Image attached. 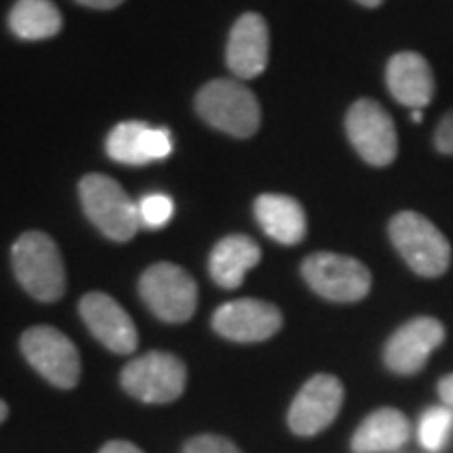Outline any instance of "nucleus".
Wrapping results in <instances>:
<instances>
[{
	"label": "nucleus",
	"mask_w": 453,
	"mask_h": 453,
	"mask_svg": "<svg viewBox=\"0 0 453 453\" xmlns=\"http://www.w3.org/2000/svg\"><path fill=\"white\" fill-rule=\"evenodd\" d=\"M197 113L211 127L237 139H248L260 127L257 95L240 81H212L197 93Z\"/></svg>",
	"instance_id": "7ed1b4c3"
},
{
	"label": "nucleus",
	"mask_w": 453,
	"mask_h": 453,
	"mask_svg": "<svg viewBox=\"0 0 453 453\" xmlns=\"http://www.w3.org/2000/svg\"><path fill=\"white\" fill-rule=\"evenodd\" d=\"M99 453H145V451H141L137 445L128 443V441H110V443L101 447Z\"/></svg>",
	"instance_id": "a878e982"
},
{
	"label": "nucleus",
	"mask_w": 453,
	"mask_h": 453,
	"mask_svg": "<svg viewBox=\"0 0 453 453\" xmlns=\"http://www.w3.org/2000/svg\"><path fill=\"white\" fill-rule=\"evenodd\" d=\"M269 26L258 13H246L235 21L226 44V65L243 81H252L269 65Z\"/></svg>",
	"instance_id": "dca6fc26"
},
{
	"label": "nucleus",
	"mask_w": 453,
	"mask_h": 453,
	"mask_svg": "<svg viewBox=\"0 0 453 453\" xmlns=\"http://www.w3.org/2000/svg\"><path fill=\"white\" fill-rule=\"evenodd\" d=\"M7 416H9V407L3 399H0V422H4V418Z\"/></svg>",
	"instance_id": "c756f323"
},
{
	"label": "nucleus",
	"mask_w": 453,
	"mask_h": 453,
	"mask_svg": "<svg viewBox=\"0 0 453 453\" xmlns=\"http://www.w3.org/2000/svg\"><path fill=\"white\" fill-rule=\"evenodd\" d=\"M76 3H81V4H84V7H90V9L105 11V9L118 7V4H122L124 0H76Z\"/></svg>",
	"instance_id": "bb28decb"
},
{
	"label": "nucleus",
	"mask_w": 453,
	"mask_h": 453,
	"mask_svg": "<svg viewBox=\"0 0 453 453\" xmlns=\"http://www.w3.org/2000/svg\"><path fill=\"white\" fill-rule=\"evenodd\" d=\"M254 217L265 234L281 246H296L307 235V214L303 203L290 196H258L254 202Z\"/></svg>",
	"instance_id": "f3484780"
},
{
	"label": "nucleus",
	"mask_w": 453,
	"mask_h": 453,
	"mask_svg": "<svg viewBox=\"0 0 453 453\" xmlns=\"http://www.w3.org/2000/svg\"><path fill=\"white\" fill-rule=\"evenodd\" d=\"M81 317L95 338L111 353L128 355L137 349L139 334L130 315L111 296L90 292L81 300Z\"/></svg>",
	"instance_id": "ddd939ff"
},
{
	"label": "nucleus",
	"mask_w": 453,
	"mask_h": 453,
	"mask_svg": "<svg viewBox=\"0 0 453 453\" xmlns=\"http://www.w3.org/2000/svg\"><path fill=\"white\" fill-rule=\"evenodd\" d=\"M170 154H173L170 130L154 128L145 122H122L107 137V156L130 166L166 160Z\"/></svg>",
	"instance_id": "4468645a"
},
{
	"label": "nucleus",
	"mask_w": 453,
	"mask_h": 453,
	"mask_svg": "<svg viewBox=\"0 0 453 453\" xmlns=\"http://www.w3.org/2000/svg\"><path fill=\"white\" fill-rule=\"evenodd\" d=\"M81 200L93 225L113 242L133 240L141 229L137 202L105 174H87L81 180Z\"/></svg>",
	"instance_id": "20e7f679"
},
{
	"label": "nucleus",
	"mask_w": 453,
	"mask_h": 453,
	"mask_svg": "<svg viewBox=\"0 0 453 453\" xmlns=\"http://www.w3.org/2000/svg\"><path fill=\"white\" fill-rule=\"evenodd\" d=\"M445 342V326L437 317H413L401 327L384 347V364L399 376H413L422 372L430 355Z\"/></svg>",
	"instance_id": "9b49d317"
},
{
	"label": "nucleus",
	"mask_w": 453,
	"mask_h": 453,
	"mask_svg": "<svg viewBox=\"0 0 453 453\" xmlns=\"http://www.w3.org/2000/svg\"><path fill=\"white\" fill-rule=\"evenodd\" d=\"M21 288L42 303H55L65 292V267L59 248L42 231H26L11 250Z\"/></svg>",
	"instance_id": "f03ea898"
},
{
	"label": "nucleus",
	"mask_w": 453,
	"mask_h": 453,
	"mask_svg": "<svg viewBox=\"0 0 453 453\" xmlns=\"http://www.w3.org/2000/svg\"><path fill=\"white\" fill-rule=\"evenodd\" d=\"M437 390H439L441 401H443V405L451 407L453 410V373H447V376L441 378Z\"/></svg>",
	"instance_id": "393cba45"
},
{
	"label": "nucleus",
	"mask_w": 453,
	"mask_h": 453,
	"mask_svg": "<svg viewBox=\"0 0 453 453\" xmlns=\"http://www.w3.org/2000/svg\"><path fill=\"white\" fill-rule=\"evenodd\" d=\"M21 353L44 380L57 388H73L81 380V355L64 332L36 326L21 336Z\"/></svg>",
	"instance_id": "1a4fd4ad"
},
{
	"label": "nucleus",
	"mask_w": 453,
	"mask_h": 453,
	"mask_svg": "<svg viewBox=\"0 0 453 453\" xmlns=\"http://www.w3.org/2000/svg\"><path fill=\"white\" fill-rule=\"evenodd\" d=\"M309 288L332 303H359L372 290V273L361 260L336 252H315L303 260Z\"/></svg>",
	"instance_id": "39448f33"
},
{
	"label": "nucleus",
	"mask_w": 453,
	"mask_h": 453,
	"mask_svg": "<svg viewBox=\"0 0 453 453\" xmlns=\"http://www.w3.org/2000/svg\"><path fill=\"white\" fill-rule=\"evenodd\" d=\"M283 326V315L275 304L258 298H237L225 303L212 315V327L234 342H263L273 338Z\"/></svg>",
	"instance_id": "f8f14e48"
},
{
	"label": "nucleus",
	"mask_w": 453,
	"mask_h": 453,
	"mask_svg": "<svg viewBox=\"0 0 453 453\" xmlns=\"http://www.w3.org/2000/svg\"><path fill=\"white\" fill-rule=\"evenodd\" d=\"M122 387L143 403H173L187 384L185 364L173 353L151 350L133 359L122 370Z\"/></svg>",
	"instance_id": "0eeeda50"
},
{
	"label": "nucleus",
	"mask_w": 453,
	"mask_h": 453,
	"mask_svg": "<svg viewBox=\"0 0 453 453\" xmlns=\"http://www.w3.org/2000/svg\"><path fill=\"white\" fill-rule=\"evenodd\" d=\"M137 206L141 226H147V229H162L174 214V202L166 194H150L141 197Z\"/></svg>",
	"instance_id": "4be33fe9"
},
{
	"label": "nucleus",
	"mask_w": 453,
	"mask_h": 453,
	"mask_svg": "<svg viewBox=\"0 0 453 453\" xmlns=\"http://www.w3.org/2000/svg\"><path fill=\"white\" fill-rule=\"evenodd\" d=\"M183 453H242L229 439L219 437V434H200L187 441Z\"/></svg>",
	"instance_id": "5701e85b"
},
{
	"label": "nucleus",
	"mask_w": 453,
	"mask_h": 453,
	"mask_svg": "<svg viewBox=\"0 0 453 453\" xmlns=\"http://www.w3.org/2000/svg\"><path fill=\"white\" fill-rule=\"evenodd\" d=\"M387 87L396 104L410 110H424L437 93L433 67L416 50H401L387 64Z\"/></svg>",
	"instance_id": "2eb2a0df"
},
{
	"label": "nucleus",
	"mask_w": 453,
	"mask_h": 453,
	"mask_svg": "<svg viewBox=\"0 0 453 453\" xmlns=\"http://www.w3.org/2000/svg\"><path fill=\"white\" fill-rule=\"evenodd\" d=\"M260 246L248 235H226L211 254V275L225 290H235L246 280L248 271L260 263Z\"/></svg>",
	"instance_id": "6ab92c4d"
},
{
	"label": "nucleus",
	"mask_w": 453,
	"mask_h": 453,
	"mask_svg": "<svg viewBox=\"0 0 453 453\" xmlns=\"http://www.w3.org/2000/svg\"><path fill=\"white\" fill-rule=\"evenodd\" d=\"M411 437V424L403 411L382 407L372 411L350 439L353 453H395Z\"/></svg>",
	"instance_id": "a211bd4d"
},
{
	"label": "nucleus",
	"mask_w": 453,
	"mask_h": 453,
	"mask_svg": "<svg viewBox=\"0 0 453 453\" xmlns=\"http://www.w3.org/2000/svg\"><path fill=\"white\" fill-rule=\"evenodd\" d=\"M388 237L413 273L434 280L451 265V243L433 220L416 211L396 212L388 223Z\"/></svg>",
	"instance_id": "f257e3e1"
},
{
	"label": "nucleus",
	"mask_w": 453,
	"mask_h": 453,
	"mask_svg": "<svg viewBox=\"0 0 453 453\" xmlns=\"http://www.w3.org/2000/svg\"><path fill=\"white\" fill-rule=\"evenodd\" d=\"M424 120V111L422 110H411V122L420 124Z\"/></svg>",
	"instance_id": "c85d7f7f"
},
{
	"label": "nucleus",
	"mask_w": 453,
	"mask_h": 453,
	"mask_svg": "<svg viewBox=\"0 0 453 453\" xmlns=\"http://www.w3.org/2000/svg\"><path fill=\"white\" fill-rule=\"evenodd\" d=\"M139 292L151 313L166 324H185L197 307L194 277L173 263H156L141 275Z\"/></svg>",
	"instance_id": "6e6552de"
},
{
	"label": "nucleus",
	"mask_w": 453,
	"mask_h": 453,
	"mask_svg": "<svg viewBox=\"0 0 453 453\" xmlns=\"http://www.w3.org/2000/svg\"><path fill=\"white\" fill-rule=\"evenodd\" d=\"M344 403V387L332 373H317L294 396L288 424L298 437H315L336 420Z\"/></svg>",
	"instance_id": "9d476101"
},
{
	"label": "nucleus",
	"mask_w": 453,
	"mask_h": 453,
	"mask_svg": "<svg viewBox=\"0 0 453 453\" xmlns=\"http://www.w3.org/2000/svg\"><path fill=\"white\" fill-rule=\"evenodd\" d=\"M347 137L361 160L370 166H390L399 154L395 120L390 113L373 99H359L349 107Z\"/></svg>",
	"instance_id": "423d86ee"
},
{
	"label": "nucleus",
	"mask_w": 453,
	"mask_h": 453,
	"mask_svg": "<svg viewBox=\"0 0 453 453\" xmlns=\"http://www.w3.org/2000/svg\"><path fill=\"white\" fill-rule=\"evenodd\" d=\"M9 26L21 41H47L61 32L64 17L50 0H17L9 13Z\"/></svg>",
	"instance_id": "aec40b11"
},
{
	"label": "nucleus",
	"mask_w": 453,
	"mask_h": 453,
	"mask_svg": "<svg viewBox=\"0 0 453 453\" xmlns=\"http://www.w3.org/2000/svg\"><path fill=\"white\" fill-rule=\"evenodd\" d=\"M418 443L430 453H441L453 437V410L447 405L428 407L416 426Z\"/></svg>",
	"instance_id": "412c9836"
},
{
	"label": "nucleus",
	"mask_w": 453,
	"mask_h": 453,
	"mask_svg": "<svg viewBox=\"0 0 453 453\" xmlns=\"http://www.w3.org/2000/svg\"><path fill=\"white\" fill-rule=\"evenodd\" d=\"M434 150L443 156H453V107L441 118L433 134Z\"/></svg>",
	"instance_id": "b1692460"
},
{
	"label": "nucleus",
	"mask_w": 453,
	"mask_h": 453,
	"mask_svg": "<svg viewBox=\"0 0 453 453\" xmlns=\"http://www.w3.org/2000/svg\"><path fill=\"white\" fill-rule=\"evenodd\" d=\"M357 3L365 9H376V7H380L384 0H357Z\"/></svg>",
	"instance_id": "cd10ccee"
}]
</instances>
